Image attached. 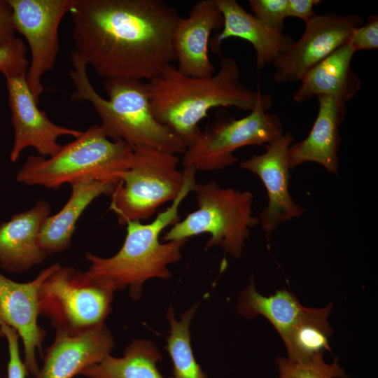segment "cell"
<instances>
[{
    "label": "cell",
    "mask_w": 378,
    "mask_h": 378,
    "mask_svg": "<svg viewBox=\"0 0 378 378\" xmlns=\"http://www.w3.org/2000/svg\"><path fill=\"white\" fill-rule=\"evenodd\" d=\"M76 51L104 79L150 81L176 61L181 17L162 0H74Z\"/></svg>",
    "instance_id": "1"
},
{
    "label": "cell",
    "mask_w": 378,
    "mask_h": 378,
    "mask_svg": "<svg viewBox=\"0 0 378 378\" xmlns=\"http://www.w3.org/2000/svg\"><path fill=\"white\" fill-rule=\"evenodd\" d=\"M240 76L237 62L230 57L221 58L218 72L204 78L184 76L170 64L146 82L153 113L187 148L201 131L199 122L211 109L251 111L255 106L262 94L244 85Z\"/></svg>",
    "instance_id": "2"
},
{
    "label": "cell",
    "mask_w": 378,
    "mask_h": 378,
    "mask_svg": "<svg viewBox=\"0 0 378 378\" xmlns=\"http://www.w3.org/2000/svg\"><path fill=\"white\" fill-rule=\"evenodd\" d=\"M184 184L177 197L164 211L158 213L149 223L139 221L126 224V236L120 249L113 256L103 258L90 252L85 258L90 265L85 271L90 279L115 293L129 288L134 300L141 296L143 284L153 278L167 279L172 276L169 265L181 258V249L188 240L162 243L160 235L167 227L181 219L182 202L197 184L195 172L183 169Z\"/></svg>",
    "instance_id": "3"
},
{
    "label": "cell",
    "mask_w": 378,
    "mask_h": 378,
    "mask_svg": "<svg viewBox=\"0 0 378 378\" xmlns=\"http://www.w3.org/2000/svg\"><path fill=\"white\" fill-rule=\"evenodd\" d=\"M71 62L73 69L69 75L74 90L71 99L92 104L109 139L124 141L132 148L147 146L175 155L185 153V144L156 120L146 82L127 78L104 79V88L108 97L106 99L92 85L87 73L88 64L74 50Z\"/></svg>",
    "instance_id": "4"
},
{
    "label": "cell",
    "mask_w": 378,
    "mask_h": 378,
    "mask_svg": "<svg viewBox=\"0 0 378 378\" xmlns=\"http://www.w3.org/2000/svg\"><path fill=\"white\" fill-rule=\"evenodd\" d=\"M132 147L112 140L99 125H92L48 158L29 155L16 174L27 186L58 189L66 183L97 181L116 185L130 167Z\"/></svg>",
    "instance_id": "5"
},
{
    "label": "cell",
    "mask_w": 378,
    "mask_h": 378,
    "mask_svg": "<svg viewBox=\"0 0 378 378\" xmlns=\"http://www.w3.org/2000/svg\"><path fill=\"white\" fill-rule=\"evenodd\" d=\"M193 192L198 208L171 226L163 241L188 240L206 233L210 237L206 248L219 246L239 258L251 230L260 223L252 209L253 193L223 188L214 181L197 183Z\"/></svg>",
    "instance_id": "6"
},
{
    "label": "cell",
    "mask_w": 378,
    "mask_h": 378,
    "mask_svg": "<svg viewBox=\"0 0 378 378\" xmlns=\"http://www.w3.org/2000/svg\"><path fill=\"white\" fill-rule=\"evenodd\" d=\"M177 155L147 146L133 148L128 169L110 195L109 209L118 223L146 220L183 188L184 173L178 169Z\"/></svg>",
    "instance_id": "7"
},
{
    "label": "cell",
    "mask_w": 378,
    "mask_h": 378,
    "mask_svg": "<svg viewBox=\"0 0 378 378\" xmlns=\"http://www.w3.org/2000/svg\"><path fill=\"white\" fill-rule=\"evenodd\" d=\"M269 95L262 94L246 116L237 119L220 110L215 120L187 147L182 164L184 169L210 172L224 169L238 159L236 150L246 146L269 144L284 134L280 118L267 111Z\"/></svg>",
    "instance_id": "8"
},
{
    "label": "cell",
    "mask_w": 378,
    "mask_h": 378,
    "mask_svg": "<svg viewBox=\"0 0 378 378\" xmlns=\"http://www.w3.org/2000/svg\"><path fill=\"white\" fill-rule=\"evenodd\" d=\"M113 294L85 272L59 265L40 286L39 315L49 319L55 330H86L104 323Z\"/></svg>",
    "instance_id": "9"
},
{
    "label": "cell",
    "mask_w": 378,
    "mask_h": 378,
    "mask_svg": "<svg viewBox=\"0 0 378 378\" xmlns=\"http://www.w3.org/2000/svg\"><path fill=\"white\" fill-rule=\"evenodd\" d=\"M15 31L24 36L31 51L26 79L34 99L43 92L41 78L53 68L59 49L58 28L74 0H8Z\"/></svg>",
    "instance_id": "10"
},
{
    "label": "cell",
    "mask_w": 378,
    "mask_h": 378,
    "mask_svg": "<svg viewBox=\"0 0 378 378\" xmlns=\"http://www.w3.org/2000/svg\"><path fill=\"white\" fill-rule=\"evenodd\" d=\"M363 23L359 14L316 15L305 24L301 37L272 62L274 80L278 83L300 81L310 69L346 43Z\"/></svg>",
    "instance_id": "11"
},
{
    "label": "cell",
    "mask_w": 378,
    "mask_h": 378,
    "mask_svg": "<svg viewBox=\"0 0 378 378\" xmlns=\"http://www.w3.org/2000/svg\"><path fill=\"white\" fill-rule=\"evenodd\" d=\"M293 141L290 132L265 144V152L242 160L239 167L257 175L267 193V206L261 211L259 221L267 240L280 225L300 217L304 208L297 204L288 190L290 178L288 149Z\"/></svg>",
    "instance_id": "12"
},
{
    "label": "cell",
    "mask_w": 378,
    "mask_h": 378,
    "mask_svg": "<svg viewBox=\"0 0 378 378\" xmlns=\"http://www.w3.org/2000/svg\"><path fill=\"white\" fill-rule=\"evenodd\" d=\"M14 140L10 160L15 162L22 150L34 148L41 157H51L62 146L57 139L62 136H80L83 132L58 125L52 122L44 111L38 108L28 86L26 76L6 78Z\"/></svg>",
    "instance_id": "13"
},
{
    "label": "cell",
    "mask_w": 378,
    "mask_h": 378,
    "mask_svg": "<svg viewBox=\"0 0 378 378\" xmlns=\"http://www.w3.org/2000/svg\"><path fill=\"white\" fill-rule=\"evenodd\" d=\"M59 265V262L51 265L26 283L14 281L0 273V325H8L18 332L23 344L24 365L35 377L40 370L37 352L41 354L46 337L38 323V292L43 281Z\"/></svg>",
    "instance_id": "14"
},
{
    "label": "cell",
    "mask_w": 378,
    "mask_h": 378,
    "mask_svg": "<svg viewBox=\"0 0 378 378\" xmlns=\"http://www.w3.org/2000/svg\"><path fill=\"white\" fill-rule=\"evenodd\" d=\"M114 344L105 323L77 332L55 330L36 378H73L110 355Z\"/></svg>",
    "instance_id": "15"
},
{
    "label": "cell",
    "mask_w": 378,
    "mask_h": 378,
    "mask_svg": "<svg viewBox=\"0 0 378 378\" xmlns=\"http://www.w3.org/2000/svg\"><path fill=\"white\" fill-rule=\"evenodd\" d=\"M223 26V18L215 0H201L192 7L187 18L178 20L173 36L178 71L184 76L204 78L215 74L209 59L211 34Z\"/></svg>",
    "instance_id": "16"
},
{
    "label": "cell",
    "mask_w": 378,
    "mask_h": 378,
    "mask_svg": "<svg viewBox=\"0 0 378 378\" xmlns=\"http://www.w3.org/2000/svg\"><path fill=\"white\" fill-rule=\"evenodd\" d=\"M50 210V204L40 200L32 208L0 224V267L3 270L21 274L44 261L48 255L38 244V236Z\"/></svg>",
    "instance_id": "17"
},
{
    "label": "cell",
    "mask_w": 378,
    "mask_h": 378,
    "mask_svg": "<svg viewBox=\"0 0 378 378\" xmlns=\"http://www.w3.org/2000/svg\"><path fill=\"white\" fill-rule=\"evenodd\" d=\"M318 110L309 134L288 149L290 169L307 162H316L328 172L337 175V151L342 142L340 126L346 115V104L330 96H316Z\"/></svg>",
    "instance_id": "18"
},
{
    "label": "cell",
    "mask_w": 378,
    "mask_h": 378,
    "mask_svg": "<svg viewBox=\"0 0 378 378\" xmlns=\"http://www.w3.org/2000/svg\"><path fill=\"white\" fill-rule=\"evenodd\" d=\"M215 2L223 18L222 30L212 40V48L216 52H219L220 44L229 38L244 39L253 46L256 66L261 69L272 63L294 41L290 35L265 27L236 0Z\"/></svg>",
    "instance_id": "19"
},
{
    "label": "cell",
    "mask_w": 378,
    "mask_h": 378,
    "mask_svg": "<svg viewBox=\"0 0 378 378\" xmlns=\"http://www.w3.org/2000/svg\"><path fill=\"white\" fill-rule=\"evenodd\" d=\"M354 54L346 42L310 69L300 80L294 101L302 103L320 94L332 96L344 104L352 99L361 86L360 78L351 65Z\"/></svg>",
    "instance_id": "20"
},
{
    "label": "cell",
    "mask_w": 378,
    "mask_h": 378,
    "mask_svg": "<svg viewBox=\"0 0 378 378\" xmlns=\"http://www.w3.org/2000/svg\"><path fill=\"white\" fill-rule=\"evenodd\" d=\"M71 186V194L61 210L45 220L38 244L47 255L60 253L71 246L76 223L84 211L97 197L110 195L116 185L97 181H82Z\"/></svg>",
    "instance_id": "21"
},
{
    "label": "cell",
    "mask_w": 378,
    "mask_h": 378,
    "mask_svg": "<svg viewBox=\"0 0 378 378\" xmlns=\"http://www.w3.org/2000/svg\"><path fill=\"white\" fill-rule=\"evenodd\" d=\"M161 360L162 355L152 341L136 339L126 346L122 356L110 354L80 375L87 378H167L157 367Z\"/></svg>",
    "instance_id": "22"
},
{
    "label": "cell",
    "mask_w": 378,
    "mask_h": 378,
    "mask_svg": "<svg viewBox=\"0 0 378 378\" xmlns=\"http://www.w3.org/2000/svg\"><path fill=\"white\" fill-rule=\"evenodd\" d=\"M332 303L323 308L304 307L302 314L282 339L293 361H307L330 351L332 330L328 321Z\"/></svg>",
    "instance_id": "23"
},
{
    "label": "cell",
    "mask_w": 378,
    "mask_h": 378,
    "mask_svg": "<svg viewBox=\"0 0 378 378\" xmlns=\"http://www.w3.org/2000/svg\"><path fill=\"white\" fill-rule=\"evenodd\" d=\"M303 307L290 291L278 290L273 295L259 293L251 280L238 302L239 312L248 318L262 315L275 328L283 339L302 314Z\"/></svg>",
    "instance_id": "24"
},
{
    "label": "cell",
    "mask_w": 378,
    "mask_h": 378,
    "mask_svg": "<svg viewBox=\"0 0 378 378\" xmlns=\"http://www.w3.org/2000/svg\"><path fill=\"white\" fill-rule=\"evenodd\" d=\"M198 303L182 313L176 320L173 307L167 312L170 330L165 349L173 363L174 378H206L196 361L190 342V326Z\"/></svg>",
    "instance_id": "25"
},
{
    "label": "cell",
    "mask_w": 378,
    "mask_h": 378,
    "mask_svg": "<svg viewBox=\"0 0 378 378\" xmlns=\"http://www.w3.org/2000/svg\"><path fill=\"white\" fill-rule=\"evenodd\" d=\"M323 355L302 362L293 361L279 357L276 360L279 368V378H335L346 377L344 370L335 358L331 364L326 363Z\"/></svg>",
    "instance_id": "26"
},
{
    "label": "cell",
    "mask_w": 378,
    "mask_h": 378,
    "mask_svg": "<svg viewBox=\"0 0 378 378\" xmlns=\"http://www.w3.org/2000/svg\"><path fill=\"white\" fill-rule=\"evenodd\" d=\"M27 52L25 43L17 37L0 46V72L5 78L27 76L29 66Z\"/></svg>",
    "instance_id": "27"
},
{
    "label": "cell",
    "mask_w": 378,
    "mask_h": 378,
    "mask_svg": "<svg viewBox=\"0 0 378 378\" xmlns=\"http://www.w3.org/2000/svg\"><path fill=\"white\" fill-rule=\"evenodd\" d=\"M253 15L267 28L282 31L287 18V0H249Z\"/></svg>",
    "instance_id": "28"
},
{
    "label": "cell",
    "mask_w": 378,
    "mask_h": 378,
    "mask_svg": "<svg viewBox=\"0 0 378 378\" xmlns=\"http://www.w3.org/2000/svg\"><path fill=\"white\" fill-rule=\"evenodd\" d=\"M354 52L378 48V15L368 16L365 22L351 33L346 41Z\"/></svg>",
    "instance_id": "29"
},
{
    "label": "cell",
    "mask_w": 378,
    "mask_h": 378,
    "mask_svg": "<svg viewBox=\"0 0 378 378\" xmlns=\"http://www.w3.org/2000/svg\"><path fill=\"white\" fill-rule=\"evenodd\" d=\"M0 332L6 339L8 344L9 360L7 378H26L28 371L20 357L18 332L6 324L0 325Z\"/></svg>",
    "instance_id": "30"
},
{
    "label": "cell",
    "mask_w": 378,
    "mask_h": 378,
    "mask_svg": "<svg viewBox=\"0 0 378 378\" xmlns=\"http://www.w3.org/2000/svg\"><path fill=\"white\" fill-rule=\"evenodd\" d=\"M321 2L320 0H287V18H298L306 24L316 15L313 8Z\"/></svg>",
    "instance_id": "31"
},
{
    "label": "cell",
    "mask_w": 378,
    "mask_h": 378,
    "mask_svg": "<svg viewBox=\"0 0 378 378\" xmlns=\"http://www.w3.org/2000/svg\"><path fill=\"white\" fill-rule=\"evenodd\" d=\"M15 33L11 6L8 0H0V46L13 39Z\"/></svg>",
    "instance_id": "32"
},
{
    "label": "cell",
    "mask_w": 378,
    "mask_h": 378,
    "mask_svg": "<svg viewBox=\"0 0 378 378\" xmlns=\"http://www.w3.org/2000/svg\"><path fill=\"white\" fill-rule=\"evenodd\" d=\"M1 378V377H0Z\"/></svg>",
    "instance_id": "33"
}]
</instances>
